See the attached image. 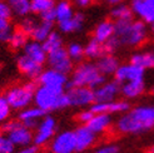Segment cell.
<instances>
[{"mask_svg":"<svg viewBox=\"0 0 154 153\" xmlns=\"http://www.w3.org/2000/svg\"><path fill=\"white\" fill-rule=\"evenodd\" d=\"M154 127V105H139L127 111L117 122L118 132L137 134L149 131Z\"/></svg>","mask_w":154,"mask_h":153,"instance_id":"obj_1","label":"cell"},{"mask_svg":"<svg viewBox=\"0 0 154 153\" xmlns=\"http://www.w3.org/2000/svg\"><path fill=\"white\" fill-rule=\"evenodd\" d=\"M148 34L147 23L143 20H123L115 21V33L114 36L117 38L120 45L127 47H139L144 43Z\"/></svg>","mask_w":154,"mask_h":153,"instance_id":"obj_2","label":"cell"},{"mask_svg":"<svg viewBox=\"0 0 154 153\" xmlns=\"http://www.w3.org/2000/svg\"><path fill=\"white\" fill-rule=\"evenodd\" d=\"M34 104L45 112L63 109L70 105L68 94L64 89H55L50 87H38L34 94Z\"/></svg>","mask_w":154,"mask_h":153,"instance_id":"obj_3","label":"cell"},{"mask_svg":"<svg viewBox=\"0 0 154 153\" xmlns=\"http://www.w3.org/2000/svg\"><path fill=\"white\" fill-rule=\"evenodd\" d=\"M105 82V75L100 73L97 64L80 63L73 70L69 87H88L91 89L98 88Z\"/></svg>","mask_w":154,"mask_h":153,"instance_id":"obj_4","label":"cell"},{"mask_svg":"<svg viewBox=\"0 0 154 153\" xmlns=\"http://www.w3.org/2000/svg\"><path fill=\"white\" fill-rule=\"evenodd\" d=\"M36 84L34 82H28L23 86H17L13 87L6 92L5 98L11 105L13 109L21 111L29 107L34 102V94L36 90Z\"/></svg>","mask_w":154,"mask_h":153,"instance_id":"obj_5","label":"cell"},{"mask_svg":"<svg viewBox=\"0 0 154 153\" xmlns=\"http://www.w3.org/2000/svg\"><path fill=\"white\" fill-rule=\"evenodd\" d=\"M3 131L17 147H26L34 141V134L32 129L25 127L19 119L5 122L3 124Z\"/></svg>","mask_w":154,"mask_h":153,"instance_id":"obj_6","label":"cell"},{"mask_svg":"<svg viewBox=\"0 0 154 153\" xmlns=\"http://www.w3.org/2000/svg\"><path fill=\"white\" fill-rule=\"evenodd\" d=\"M73 62L74 60L68 54V50L64 47L48 53L47 63L49 64V68H53L64 74H68L73 70Z\"/></svg>","mask_w":154,"mask_h":153,"instance_id":"obj_7","label":"cell"},{"mask_svg":"<svg viewBox=\"0 0 154 153\" xmlns=\"http://www.w3.org/2000/svg\"><path fill=\"white\" fill-rule=\"evenodd\" d=\"M66 94L73 107H87L95 103L94 89L88 87H69Z\"/></svg>","mask_w":154,"mask_h":153,"instance_id":"obj_8","label":"cell"},{"mask_svg":"<svg viewBox=\"0 0 154 153\" xmlns=\"http://www.w3.org/2000/svg\"><path fill=\"white\" fill-rule=\"evenodd\" d=\"M36 131L34 133V144L35 146H43V144L48 143L55 133L57 129V123L55 119L50 116H45L40 122L38 127L35 128Z\"/></svg>","mask_w":154,"mask_h":153,"instance_id":"obj_9","label":"cell"},{"mask_svg":"<svg viewBox=\"0 0 154 153\" xmlns=\"http://www.w3.org/2000/svg\"><path fill=\"white\" fill-rule=\"evenodd\" d=\"M51 153H73L76 152L75 136L72 131H65L57 134L50 143Z\"/></svg>","mask_w":154,"mask_h":153,"instance_id":"obj_10","label":"cell"},{"mask_svg":"<svg viewBox=\"0 0 154 153\" xmlns=\"http://www.w3.org/2000/svg\"><path fill=\"white\" fill-rule=\"evenodd\" d=\"M119 93H122V86L118 80L104 82L98 88L94 89L95 103H104V102L115 101L117 97L119 95Z\"/></svg>","mask_w":154,"mask_h":153,"instance_id":"obj_11","label":"cell"},{"mask_svg":"<svg viewBox=\"0 0 154 153\" xmlns=\"http://www.w3.org/2000/svg\"><path fill=\"white\" fill-rule=\"evenodd\" d=\"M38 82L40 86L55 88V89H64L68 84L66 74L55 70L53 68H49L47 70H43L40 75L38 76Z\"/></svg>","mask_w":154,"mask_h":153,"instance_id":"obj_12","label":"cell"},{"mask_svg":"<svg viewBox=\"0 0 154 153\" xmlns=\"http://www.w3.org/2000/svg\"><path fill=\"white\" fill-rule=\"evenodd\" d=\"M144 73H145V69H143V68L138 67L133 63H129V64L119 65L117 72L114 73V76H115V80H118L119 83L123 84L130 80L143 79Z\"/></svg>","mask_w":154,"mask_h":153,"instance_id":"obj_13","label":"cell"},{"mask_svg":"<svg viewBox=\"0 0 154 153\" xmlns=\"http://www.w3.org/2000/svg\"><path fill=\"white\" fill-rule=\"evenodd\" d=\"M130 8L133 14L147 24L154 21V0H132Z\"/></svg>","mask_w":154,"mask_h":153,"instance_id":"obj_14","label":"cell"},{"mask_svg":"<svg viewBox=\"0 0 154 153\" xmlns=\"http://www.w3.org/2000/svg\"><path fill=\"white\" fill-rule=\"evenodd\" d=\"M45 114H47V112L39 108V107H36V105L30 107L29 105L26 108L20 111L18 119L29 129H33V128L38 127L39 122L45 117Z\"/></svg>","mask_w":154,"mask_h":153,"instance_id":"obj_15","label":"cell"},{"mask_svg":"<svg viewBox=\"0 0 154 153\" xmlns=\"http://www.w3.org/2000/svg\"><path fill=\"white\" fill-rule=\"evenodd\" d=\"M75 143H76V152H84L89 149L97 141V134L91 129L83 124L74 131Z\"/></svg>","mask_w":154,"mask_h":153,"instance_id":"obj_16","label":"cell"},{"mask_svg":"<svg viewBox=\"0 0 154 153\" xmlns=\"http://www.w3.org/2000/svg\"><path fill=\"white\" fill-rule=\"evenodd\" d=\"M17 64H18L19 70L30 79L38 78L40 75V73L43 72V64L35 62V60H33L32 58H29L25 54H23L18 58Z\"/></svg>","mask_w":154,"mask_h":153,"instance_id":"obj_17","label":"cell"},{"mask_svg":"<svg viewBox=\"0 0 154 153\" xmlns=\"http://www.w3.org/2000/svg\"><path fill=\"white\" fill-rule=\"evenodd\" d=\"M90 109L94 113H105V114H112V113H122L127 112L129 109L128 102L123 101H112V102H104V103H93L90 105Z\"/></svg>","mask_w":154,"mask_h":153,"instance_id":"obj_18","label":"cell"},{"mask_svg":"<svg viewBox=\"0 0 154 153\" xmlns=\"http://www.w3.org/2000/svg\"><path fill=\"white\" fill-rule=\"evenodd\" d=\"M85 126H88L95 134L104 133V132H106L108 129L112 127V118H110V114H105V113H94L93 118H91Z\"/></svg>","mask_w":154,"mask_h":153,"instance_id":"obj_19","label":"cell"},{"mask_svg":"<svg viewBox=\"0 0 154 153\" xmlns=\"http://www.w3.org/2000/svg\"><path fill=\"white\" fill-rule=\"evenodd\" d=\"M24 54L40 64L47 63L48 53L44 49L43 43H40V42H36V40L28 42V44L24 48Z\"/></svg>","mask_w":154,"mask_h":153,"instance_id":"obj_20","label":"cell"},{"mask_svg":"<svg viewBox=\"0 0 154 153\" xmlns=\"http://www.w3.org/2000/svg\"><path fill=\"white\" fill-rule=\"evenodd\" d=\"M114 33H115V23L106 19L100 21L95 27L93 32V38L100 43H105L106 40H109L110 38L114 36Z\"/></svg>","mask_w":154,"mask_h":153,"instance_id":"obj_21","label":"cell"},{"mask_svg":"<svg viewBox=\"0 0 154 153\" xmlns=\"http://www.w3.org/2000/svg\"><path fill=\"white\" fill-rule=\"evenodd\" d=\"M145 90V80L143 79H137V80H130L122 84V94L128 99H133L143 94Z\"/></svg>","mask_w":154,"mask_h":153,"instance_id":"obj_22","label":"cell"},{"mask_svg":"<svg viewBox=\"0 0 154 153\" xmlns=\"http://www.w3.org/2000/svg\"><path fill=\"white\" fill-rule=\"evenodd\" d=\"M97 67L103 75H114V73L117 72L119 67V63L118 59L112 54H104L98 59Z\"/></svg>","mask_w":154,"mask_h":153,"instance_id":"obj_23","label":"cell"},{"mask_svg":"<svg viewBox=\"0 0 154 153\" xmlns=\"http://www.w3.org/2000/svg\"><path fill=\"white\" fill-rule=\"evenodd\" d=\"M83 24H84V17H83V14H80V13H75L70 19L58 23L60 32L66 33V34L78 32L79 29H82Z\"/></svg>","mask_w":154,"mask_h":153,"instance_id":"obj_24","label":"cell"},{"mask_svg":"<svg viewBox=\"0 0 154 153\" xmlns=\"http://www.w3.org/2000/svg\"><path fill=\"white\" fill-rule=\"evenodd\" d=\"M54 10H55V17L58 23L70 19L75 14L73 10V5L69 0H59L58 3H55Z\"/></svg>","mask_w":154,"mask_h":153,"instance_id":"obj_25","label":"cell"},{"mask_svg":"<svg viewBox=\"0 0 154 153\" xmlns=\"http://www.w3.org/2000/svg\"><path fill=\"white\" fill-rule=\"evenodd\" d=\"M130 63H133L143 69H154V52L135 53L130 58Z\"/></svg>","mask_w":154,"mask_h":153,"instance_id":"obj_26","label":"cell"},{"mask_svg":"<svg viewBox=\"0 0 154 153\" xmlns=\"http://www.w3.org/2000/svg\"><path fill=\"white\" fill-rule=\"evenodd\" d=\"M11 13L17 17H28L29 13H32V2L30 0H8Z\"/></svg>","mask_w":154,"mask_h":153,"instance_id":"obj_27","label":"cell"},{"mask_svg":"<svg viewBox=\"0 0 154 153\" xmlns=\"http://www.w3.org/2000/svg\"><path fill=\"white\" fill-rule=\"evenodd\" d=\"M104 45L103 43L98 42L94 38L87 43V45L84 47V54L89 59H99L102 55H104Z\"/></svg>","mask_w":154,"mask_h":153,"instance_id":"obj_28","label":"cell"},{"mask_svg":"<svg viewBox=\"0 0 154 153\" xmlns=\"http://www.w3.org/2000/svg\"><path fill=\"white\" fill-rule=\"evenodd\" d=\"M28 38H29V35H28L25 32H23V30L19 28V29H17V30H13L11 36H10L9 42H8V44L10 45L11 49H15V50L24 49L25 45H26L28 42H29Z\"/></svg>","mask_w":154,"mask_h":153,"instance_id":"obj_29","label":"cell"},{"mask_svg":"<svg viewBox=\"0 0 154 153\" xmlns=\"http://www.w3.org/2000/svg\"><path fill=\"white\" fill-rule=\"evenodd\" d=\"M53 32V23H49V21H39L38 25L35 27L33 34L30 35L33 38V40H36V42H40L43 43L47 38L49 36V34Z\"/></svg>","mask_w":154,"mask_h":153,"instance_id":"obj_30","label":"cell"},{"mask_svg":"<svg viewBox=\"0 0 154 153\" xmlns=\"http://www.w3.org/2000/svg\"><path fill=\"white\" fill-rule=\"evenodd\" d=\"M110 15H112L113 20L123 21V20H132L134 14H133L132 8L122 3V4H118V5H114Z\"/></svg>","mask_w":154,"mask_h":153,"instance_id":"obj_31","label":"cell"},{"mask_svg":"<svg viewBox=\"0 0 154 153\" xmlns=\"http://www.w3.org/2000/svg\"><path fill=\"white\" fill-rule=\"evenodd\" d=\"M43 47L45 50H47V53H50V52L63 48V39H61L60 34L57 32H51L49 34V36L43 42Z\"/></svg>","mask_w":154,"mask_h":153,"instance_id":"obj_32","label":"cell"},{"mask_svg":"<svg viewBox=\"0 0 154 153\" xmlns=\"http://www.w3.org/2000/svg\"><path fill=\"white\" fill-rule=\"evenodd\" d=\"M32 2V13L42 15L43 13L54 9L55 2L54 0H30Z\"/></svg>","mask_w":154,"mask_h":153,"instance_id":"obj_33","label":"cell"},{"mask_svg":"<svg viewBox=\"0 0 154 153\" xmlns=\"http://www.w3.org/2000/svg\"><path fill=\"white\" fill-rule=\"evenodd\" d=\"M11 105L8 102L5 95H0V124H4L9 120L11 114Z\"/></svg>","mask_w":154,"mask_h":153,"instance_id":"obj_34","label":"cell"},{"mask_svg":"<svg viewBox=\"0 0 154 153\" xmlns=\"http://www.w3.org/2000/svg\"><path fill=\"white\" fill-rule=\"evenodd\" d=\"M11 33H13V29L9 23V19L0 18V42L8 43L11 36Z\"/></svg>","mask_w":154,"mask_h":153,"instance_id":"obj_35","label":"cell"},{"mask_svg":"<svg viewBox=\"0 0 154 153\" xmlns=\"http://www.w3.org/2000/svg\"><path fill=\"white\" fill-rule=\"evenodd\" d=\"M66 50L73 60H82L83 57H85V54H84V47L79 43H70L68 45Z\"/></svg>","mask_w":154,"mask_h":153,"instance_id":"obj_36","label":"cell"},{"mask_svg":"<svg viewBox=\"0 0 154 153\" xmlns=\"http://www.w3.org/2000/svg\"><path fill=\"white\" fill-rule=\"evenodd\" d=\"M38 23H39V21H36V19H34V18L24 17L23 21L20 23V29L23 30V32H25V33L30 36V35L33 34L35 27L38 25Z\"/></svg>","mask_w":154,"mask_h":153,"instance_id":"obj_37","label":"cell"},{"mask_svg":"<svg viewBox=\"0 0 154 153\" xmlns=\"http://www.w3.org/2000/svg\"><path fill=\"white\" fill-rule=\"evenodd\" d=\"M15 144L8 136H0V153H14Z\"/></svg>","mask_w":154,"mask_h":153,"instance_id":"obj_38","label":"cell"},{"mask_svg":"<svg viewBox=\"0 0 154 153\" xmlns=\"http://www.w3.org/2000/svg\"><path fill=\"white\" fill-rule=\"evenodd\" d=\"M103 45H104L105 54H113V53L120 47V44H119V42L117 40V38L115 36L110 38L109 40H106L105 43H103Z\"/></svg>","mask_w":154,"mask_h":153,"instance_id":"obj_39","label":"cell"},{"mask_svg":"<svg viewBox=\"0 0 154 153\" xmlns=\"http://www.w3.org/2000/svg\"><path fill=\"white\" fill-rule=\"evenodd\" d=\"M93 116H94V112L91 109H84V111L79 112V114L76 116V118H78V120L80 122V123L87 124L88 122L93 118Z\"/></svg>","mask_w":154,"mask_h":153,"instance_id":"obj_40","label":"cell"},{"mask_svg":"<svg viewBox=\"0 0 154 153\" xmlns=\"http://www.w3.org/2000/svg\"><path fill=\"white\" fill-rule=\"evenodd\" d=\"M11 9L8 2H4V0H0V18L4 19H9L11 17Z\"/></svg>","mask_w":154,"mask_h":153,"instance_id":"obj_41","label":"cell"},{"mask_svg":"<svg viewBox=\"0 0 154 153\" xmlns=\"http://www.w3.org/2000/svg\"><path fill=\"white\" fill-rule=\"evenodd\" d=\"M40 19L44 20V21H49V23H54V21H57V17H55V10L54 9H50L48 11H45L43 13L42 15H39Z\"/></svg>","mask_w":154,"mask_h":153,"instance_id":"obj_42","label":"cell"},{"mask_svg":"<svg viewBox=\"0 0 154 153\" xmlns=\"http://www.w3.org/2000/svg\"><path fill=\"white\" fill-rule=\"evenodd\" d=\"M118 147L115 144H106V146H103L100 148H98L95 151V153H118Z\"/></svg>","mask_w":154,"mask_h":153,"instance_id":"obj_43","label":"cell"},{"mask_svg":"<svg viewBox=\"0 0 154 153\" xmlns=\"http://www.w3.org/2000/svg\"><path fill=\"white\" fill-rule=\"evenodd\" d=\"M38 148L36 146H26V147H21L20 151H18L17 153H36Z\"/></svg>","mask_w":154,"mask_h":153,"instance_id":"obj_44","label":"cell"},{"mask_svg":"<svg viewBox=\"0 0 154 153\" xmlns=\"http://www.w3.org/2000/svg\"><path fill=\"white\" fill-rule=\"evenodd\" d=\"M75 2V4L78 5V6H80V8H84V6H88V5H90L93 2H95V0H74Z\"/></svg>","mask_w":154,"mask_h":153,"instance_id":"obj_45","label":"cell"},{"mask_svg":"<svg viewBox=\"0 0 154 153\" xmlns=\"http://www.w3.org/2000/svg\"><path fill=\"white\" fill-rule=\"evenodd\" d=\"M105 2L108 3V4H110V5H118V4H122L124 0H105Z\"/></svg>","mask_w":154,"mask_h":153,"instance_id":"obj_46","label":"cell"},{"mask_svg":"<svg viewBox=\"0 0 154 153\" xmlns=\"http://www.w3.org/2000/svg\"><path fill=\"white\" fill-rule=\"evenodd\" d=\"M150 29H152V32L154 33V21L152 23V24H150Z\"/></svg>","mask_w":154,"mask_h":153,"instance_id":"obj_47","label":"cell"},{"mask_svg":"<svg viewBox=\"0 0 154 153\" xmlns=\"http://www.w3.org/2000/svg\"><path fill=\"white\" fill-rule=\"evenodd\" d=\"M148 153H154V147H152V148L148 151Z\"/></svg>","mask_w":154,"mask_h":153,"instance_id":"obj_48","label":"cell"},{"mask_svg":"<svg viewBox=\"0 0 154 153\" xmlns=\"http://www.w3.org/2000/svg\"><path fill=\"white\" fill-rule=\"evenodd\" d=\"M0 69H2V63H0Z\"/></svg>","mask_w":154,"mask_h":153,"instance_id":"obj_49","label":"cell"},{"mask_svg":"<svg viewBox=\"0 0 154 153\" xmlns=\"http://www.w3.org/2000/svg\"><path fill=\"white\" fill-rule=\"evenodd\" d=\"M0 136H2V129H0Z\"/></svg>","mask_w":154,"mask_h":153,"instance_id":"obj_50","label":"cell"},{"mask_svg":"<svg viewBox=\"0 0 154 153\" xmlns=\"http://www.w3.org/2000/svg\"><path fill=\"white\" fill-rule=\"evenodd\" d=\"M153 90H154V89H153Z\"/></svg>","mask_w":154,"mask_h":153,"instance_id":"obj_51","label":"cell"}]
</instances>
